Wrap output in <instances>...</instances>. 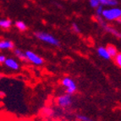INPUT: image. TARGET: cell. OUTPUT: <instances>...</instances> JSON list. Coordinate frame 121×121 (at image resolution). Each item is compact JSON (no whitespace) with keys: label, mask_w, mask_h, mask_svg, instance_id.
<instances>
[{"label":"cell","mask_w":121,"mask_h":121,"mask_svg":"<svg viewBox=\"0 0 121 121\" xmlns=\"http://www.w3.org/2000/svg\"><path fill=\"white\" fill-rule=\"evenodd\" d=\"M97 21L100 23V25H101V26L103 27V29L107 31V32L113 35L114 36H117L118 38H120V33H119V31L117 30V29L113 28V26H108L107 23H105L104 21H103V20H102V17L97 16Z\"/></svg>","instance_id":"6"},{"label":"cell","mask_w":121,"mask_h":121,"mask_svg":"<svg viewBox=\"0 0 121 121\" xmlns=\"http://www.w3.org/2000/svg\"><path fill=\"white\" fill-rule=\"evenodd\" d=\"M12 26V21L9 19H0V27L3 29H9Z\"/></svg>","instance_id":"12"},{"label":"cell","mask_w":121,"mask_h":121,"mask_svg":"<svg viewBox=\"0 0 121 121\" xmlns=\"http://www.w3.org/2000/svg\"><path fill=\"white\" fill-rule=\"evenodd\" d=\"M88 1H89V4H90V6L93 9H96L97 7H98L99 5H100L98 0H88Z\"/></svg>","instance_id":"17"},{"label":"cell","mask_w":121,"mask_h":121,"mask_svg":"<svg viewBox=\"0 0 121 121\" xmlns=\"http://www.w3.org/2000/svg\"><path fill=\"white\" fill-rule=\"evenodd\" d=\"M97 52L99 56L101 57V58H103V59H106V60H109V59H111V57L109 56L108 52L107 51V48L105 47H99L98 48H97Z\"/></svg>","instance_id":"9"},{"label":"cell","mask_w":121,"mask_h":121,"mask_svg":"<svg viewBox=\"0 0 121 121\" xmlns=\"http://www.w3.org/2000/svg\"><path fill=\"white\" fill-rule=\"evenodd\" d=\"M14 49V43L9 40H0V50Z\"/></svg>","instance_id":"8"},{"label":"cell","mask_w":121,"mask_h":121,"mask_svg":"<svg viewBox=\"0 0 121 121\" xmlns=\"http://www.w3.org/2000/svg\"><path fill=\"white\" fill-rule=\"evenodd\" d=\"M113 61H114V64L117 66H119V67H120L121 66V54L120 53H118L116 56L114 57V58H113Z\"/></svg>","instance_id":"16"},{"label":"cell","mask_w":121,"mask_h":121,"mask_svg":"<svg viewBox=\"0 0 121 121\" xmlns=\"http://www.w3.org/2000/svg\"><path fill=\"white\" fill-rule=\"evenodd\" d=\"M108 21H120L121 9L118 7H112L109 9H103L102 16Z\"/></svg>","instance_id":"1"},{"label":"cell","mask_w":121,"mask_h":121,"mask_svg":"<svg viewBox=\"0 0 121 121\" xmlns=\"http://www.w3.org/2000/svg\"><path fill=\"white\" fill-rule=\"evenodd\" d=\"M4 59H5V57H4V55H0V64H1V63H4Z\"/></svg>","instance_id":"20"},{"label":"cell","mask_w":121,"mask_h":121,"mask_svg":"<svg viewBox=\"0 0 121 121\" xmlns=\"http://www.w3.org/2000/svg\"><path fill=\"white\" fill-rule=\"evenodd\" d=\"M4 64L5 66L9 69H12V70H18L20 69V64L16 59H13V58H5Z\"/></svg>","instance_id":"7"},{"label":"cell","mask_w":121,"mask_h":121,"mask_svg":"<svg viewBox=\"0 0 121 121\" xmlns=\"http://www.w3.org/2000/svg\"><path fill=\"white\" fill-rule=\"evenodd\" d=\"M106 48H107V51H108V52L109 56L111 57V59L112 58H114V57L119 53L118 48L114 45H108V46L106 47Z\"/></svg>","instance_id":"11"},{"label":"cell","mask_w":121,"mask_h":121,"mask_svg":"<svg viewBox=\"0 0 121 121\" xmlns=\"http://www.w3.org/2000/svg\"><path fill=\"white\" fill-rule=\"evenodd\" d=\"M99 4L102 6H108V7H117L118 0H98Z\"/></svg>","instance_id":"10"},{"label":"cell","mask_w":121,"mask_h":121,"mask_svg":"<svg viewBox=\"0 0 121 121\" xmlns=\"http://www.w3.org/2000/svg\"><path fill=\"white\" fill-rule=\"evenodd\" d=\"M61 83L64 87H65V90H66V93L68 94H74V93L76 91V84L75 83V81H73L72 79L69 78V77H65V78L62 79Z\"/></svg>","instance_id":"5"},{"label":"cell","mask_w":121,"mask_h":121,"mask_svg":"<svg viewBox=\"0 0 121 121\" xmlns=\"http://www.w3.org/2000/svg\"><path fill=\"white\" fill-rule=\"evenodd\" d=\"M95 10H96V14H97V16L101 17L102 13H103V6L99 5L98 7H97V8L95 9Z\"/></svg>","instance_id":"18"},{"label":"cell","mask_w":121,"mask_h":121,"mask_svg":"<svg viewBox=\"0 0 121 121\" xmlns=\"http://www.w3.org/2000/svg\"><path fill=\"white\" fill-rule=\"evenodd\" d=\"M36 38L39 39L40 41L43 42L45 43H48V44L52 45V46H59V41L54 37L53 36H52L49 33L43 32V31H38V32H36Z\"/></svg>","instance_id":"2"},{"label":"cell","mask_w":121,"mask_h":121,"mask_svg":"<svg viewBox=\"0 0 121 121\" xmlns=\"http://www.w3.org/2000/svg\"><path fill=\"white\" fill-rule=\"evenodd\" d=\"M14 52L17 59H19L21 61H26V56H25V52L23 51H21L20 49H14Z\"/></svg>","instance_id":"13"},{"label":"cell","mask_w":121,"mask_h":121,"mask_svg":"<svg viewBox=\"0 0 121 121\" xmlns=\"http://www.w3.org/2000/svg\"><path fill=\"white\" fill-rule=\"evenodd\" d=\"M77 119H78V121H94L91 118L87 117L86 115H81V114L77 115Z\"/></svg>","instance_id":"15"},{"label":"cell","mask_w":121,"mask_h":121,"mask_svg":"<svg viewBox=\"0 0 121 121\" xmlns=\"http://www.w3.org/2000/svg\"><path fill=\"white\" fill-rule=\"evenodd\" d=\"M56 103L59 107L62 108H69L72 104V96L70 94H68V93L62 94L57 97Z\"/></svg>","instance_id":"4"},{"label":"cell","mask_w":121,"mask_h":121,"mask_svg":"<svg viewBox=\"0 0 121 121\" xmlns=\"http://www.w3.org/2000/svg\"><path fill=\"white\" fill-rule=\"evenodd\" d=\"M15 27L20 31H25V30H27V26L26 25V23H24L23 21H20V20L15 22Z\"/></svg>","instance_id":"14"},{"label":"cell","mask_w":121,"mask_h":121,"mask_svg":"<svg viewBox=\"0 0 121 121\" xmlns=\"http://www.w3.org/2000/svg\"><path fill=\"white\" fill-rule=\"evenodd\" d=\"M72 30L75 31V33H80L81 32V29L79 27V26L75 23H73L72 24Z\"/></svg>","instance_id":"19"},{"label":"cell","mask_w":121,"mask_h":121,"mask_svg":"<svg viewBox=\"0 0 121 121\" xmlns=\"http://www.w3.org/2000/svg\"><path fill=\"white\" fill-rule=\"evenodd\" d=\"M25 56H26V61L31 63L32 65H36V66H40L43 65L44 60L42 57H40L38 54H36V52L32 51H26L25 52Z\"/></svg>","instance_id":"3"},{"label":"cell","mask_w":121,"mask_h":121,"mask_svg":"<svg viewBox=\"0 0 121 121\" xmlns=\"http://www.w3.org/2000/svg\"><path fill=\"white\" fill-rule=\"evenodd\" d=\"M17 121H33V120H31V119H19V120H17Z\"/></svg>","instance_id":"21"}]
</instances>
